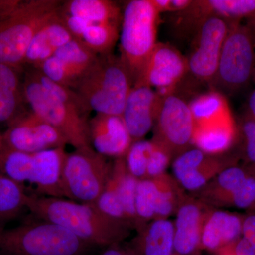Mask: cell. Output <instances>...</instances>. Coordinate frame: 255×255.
<instances>
[{
	"label": "cell",
	"instance_id": "1",
	"mask_svg": "<svg viewBox=\"0 0 255 255\" xmlns=\"http://www.w3.org/2000/svg\"><path fill=\"white\" fill-rule=\"evenodd\" d=\"M26 208L38 219L58 225L90 246L107 248L119 244L131 231L102 214L95 204L28 195Z\"/></svg>",
	"mask_w": 255,
	"mask_h": 255
},
{
	"label": "cell",
	"instance_id": "2",
	"mask_svg": "<svg viewBox=\"0 0 255 255\" xmlns=\"http://www.w3.org/2000/svg\"><path fill=\"white\" fill-rule=\"evenodd\" d=\"M63 1L28 0L0 12V63L19 70L37 32L59 13Z\"/></svg>",
	"mask_w": 255,
	"mask_h": 255
},
{
	"label": "cell",
	"instance_id": "3",
	"mask_svg": "<svg viewBox=\"0 0 255 255\" xmlns=\"http://www.w3.org/2000/svg\"><path fill=\"white\" fill-rule=\"evenodd\" d=\"M90 246L65 228L42 219L0 228L3 255H85Z\"/></svg>",
	"mask_w": 255,
	"mask_h": 255
},
{
	"label": "cell",
	"instance_id": "4",
	"mask_svg": "<svg viewBox=\"0 0 255 255\" xmlns=\"http://www.w3.org/2000/svg\"><path fill=\"white\" fill-rule=\"evenodd\" d=\"M132 82L119 57L100 55L74 89L97 114L122 116Z\"/></svg>",
	"mask_w": 255,
	"mask_h": 255
},
{
	"label": "cell",
	"instance_id": "5",
	"mask_svg": "<svg viewBox=\"0 0 255 255\" xmlns=\"http://www.w3.org/2000/svg\"><path fill=\"white\" fill-rule=\"evenodd\" d=\"M160 14L152 0H132L124 8L119 58L130 74L132 86L157 43Z\"/></svg>",
	"mask_w": 255,
	"mask_h": 255
},
{
	"label": "cell",
	"instance_id": "6",
	"mask_svg": "<svg viewBox=\"0 0 255 255\" xmlns=\"http://www.w3.org/2000/svg\"><path fill=\"white\" fill-rule=\"evenodd\" d=\"M24 100L32 112L62 134L75 150L92 147L86 117L64 104L42 86L28 69L22 82Z\"/></svg>",
	"mask_w": 255,
	"mask_h": 255
},
{
	"label": "cell",
	"instance_id": "7",
	"mask_svg": "<svg viewBox=\"0 0 255 255\" xmlns=\"http://www.w3.org/2000/svg\"><path fill=\"white\" fill-rule=\"evenodd\" d=\"M111 168L112 163L92 147L68 154L62 179L64 199L95 204L105 189Z\"/></svg>",
	"mask_w": 255,
	"mask_h": 255
},
{
	"label": "cell",
	"instance_id": "8",
	"mask_svg": "<svg viewBox=\"0 0 255 255\" xmlns=\"http://www.w3.org/2000/svg\"><path fill=\"white\" fill-rule=\"evenodd\" d=\"M255 69V48L251 32L241 22L231 23L214 83L237 91L248 83Z\"/></svg>",
	"mask_w": 255,
	"mask_h": 255
},
{
	"label": "cell",
	"instance_id": "9",
	"mask_svg": "<svg viewBox=\"0 0 255 255\" xmlns=\"http://www.w3.org/2000/svg\"><path fill=\"white\" fill-rule=\"evenodd\" d=\"M152 141L168 151L173 159L192 148L195 122L189 104L175 94L162 98Z\"/></svg>",
	"mask_w": 255,
	"mask_h": 255
},
{
	"label": "cell",
	"instance_id": "10",
	"mask_svg": "<svg viewBox=\"0 0 255 255\" xmlns=\"http://www.w3.org/2000/svg\"><path fill=\"white\" fill-rule=\"evenodd\" d=\"M230 24L223 18H209L193 35L192 47L187 58L188 69L189 73L198 80L214 82Z\"/></svg>",
	"mask_w": 255,
	"mask_h": 255
},
{
	"label": "cell",
	"instance_id": "11",
	"mask_svg": "<svg viewBox=\"0 0 255 255\" xmlns=\"http://www.w3.org/2000/svg\"><path fill=\"white\" fill-rule=\"evenodd\" d=\"M188 73L187 58L172 45L157 42L133 86L155 87L156 93L164 98L174 95Z\"/></svg>",
	"mask_w": 255,
	"mask_h": 255
},
{
	"label": "cell",
	"instance_id": "12",
	"mask_svg": "<svg viewBox=\"0 0 255 255\" xmlns=\"http://www.w3.org/2000/svg\"><path fill=\"white\" fill-rule=\"evenodd\" d=\"M2 142L10 148L29 154L65 147L68 144L58 129L33 112L20 114L9 122Z\"/></svg>",
	"mask_w": 255,
	"mask_h": 255
},
{
	"label": "cell",
	"instance_id": "13",
	"mask_svg": "<svg viewBox=\"0 0 255 255\" xmlns=\"http://www.w3.org/2000/svg\"><path fill=\"white\" fill-rule=\"evenodd\" d=\"M173 27L181 35H194L208 18L219 17L228 22H241L255 16V0H192L190 6L174 13Z\"/></svg>",
	"mask_w": 255,
	"mask_h": 255
},
{
	"label": "cell",
	"instance_id": "14",
	"mask_svg": "<svg viewBox=\"0 0 255 255\" xmlns=\"http://www.w3.org/2000/svg\"><path fill=\"white\" fill-rule=\"evenodd\" d=\"M235 156L209 155L191 148L173 159V177L184 191L194 194L225 169L237 164Z\"/></svg>",
	"mask_w": 255,
	"mask_h": 255
},
{
	"label": "cell",
	"instance_id": "15",
	"mask_svg": "<svg viewBox=\"0 0 255 255\" xmlns=\"http://www.w3.org/2000/svg\"><path fill=\"white\" fill-rule=\"evenodd\" d=\"M214 209L187 194L176 212L174 222V255H201L204 223Z\"/></svg>",
	"mask_w": 255,
	"mask_h": 255
},
{
	"label": "cell",
	"instance_id": "16",
	"mask_svg": "<svg viewBox=\"0 0 255 255\" xmlns=\"http://www.w3.org/2000/svg\"><path fill=\"white\" fill-rule=\"evenodd\" d=\"M162 100L151 87H132L122 117L132 141L142 140L154 127Z\"/></svg>",
	"mask_w": 255,
	"mask_h": 255
},
{
	"label": "cell",
	"instance_id": "17",
	"mask_svg": "<svg viewBox=\"0 0 255 255\" xmlns=\"http://www.w3.org/2000/svg\"><path fill=\"white\" fill-rule=\"evenodd\" d=\"M90 144L105 157H124L132 143L122 116L97 114L89 122Z\"/></svg>",
	"mask_w": 255,
	"mask_h": 255
},
{
	"label": "cell",
	"instance_id": "18",
	"mask_svg": "<svg viewBox=\"0 0 255 255\" xmlns=\"http://www.w3.org/2000/svg\"><path fill=\"white\" fill-rule=\"evenodd\" d=\"M68 154L64 147H56L33 154L31 184L43 196L64 198L62 179Z\"/></svg>",
	"mask_w": 255,
	"mask_h": 255
},
{
	"label": "cell",
	"instance_id": "19",
	"mask_svg": "<svg viewBox=\"0 0 255 255\" xmlns=\"http://www.w3.org/2000/svg\"><path fill=\"white\" fill-rule=\"evenodd\" d=\"M243 217L224 210H211L203 230V251L217 253L234 243L241 236Z\"/></svg>",
	"mask_w": 255,
	"mask_h": 255
},
{
	"label": "cell",
	"instance_id": "20",
	"mask_svg": "<svg viewBox=\"0 0 255 255\" xmlns=\"http://www.w3.org/2000/svg\"><path fill=\"white\" fill-rule=\"evenodd\" d=\"M73 38L60 17L59 11L56 16L43 25L33 37L25 54L23 65L37 68L53 56L58 48Z\"/></svg>",
	"mask_w": 255,
	"mask_h": 255
},
{
	"label": "cell",
	"instance_id": "21",
	"mask_svg": "<svg viewBox=\"0 0 255 255\" xmlns=\"http://www.w3.org/2000/svg\"><path fill=\"white\" fill-rule=\"evenodd\" d=\"M174 240L173 221L154 219L137 231L130 248L136 255H174Z\"/></svg>",
	"mask_w": 255,
	"mask_h": 255
},
{
	"label": "cell",
	"instance_id": "22",
	"mask_svg": "<svg viewBox=\"0 0 255 255\" xmlns=\"http://www.w3.org/2000/svg\"><path fill=\"white\" fill-rule=\"evenodd\" d=\"M249 174L247 167L231 166L220 172L205 187L191 194L214 209L228 207L231 198Z\"/></svg>",
	"mask_w": 255,
	"mask_h": 255
},
{
	"label": "cell",
	"instance_id": "23",
	"mask_svg": "<svg viewBox=\"0 0 255 255\" xmlns=\"http://www.w3.org/2000/svg\"><path fill=\"white\" fill-rule=\"evenodd\" d=\"M238 127L233 116L211 123L196 126L193 146L209 155H223L238 139Z\"/></svg>",
	"mask_w": 255,
	"mask_h": 255
},
{
	"label": "cell",
	"instance_id": "24",
	"mask_svg": "<svg viewBox=\"0 0 255 255\" xmlns=\"http://www.w3.org/2000/svg\"><path fill=\"white\" fill-rule=\"evenodd\" d=\"M60 11L94 23L122 25L121 9L110 0H70L63 1Z\"/></svg>",
	"mask_w": 255,
	"mask_h": 255
},
{
	"label": "cell",
	"instance_id": "25",
	"mask_svg": "<svg viewBox=\"0 0 255 255\" xmlns=\"http://www.w3.org/2000/svg\"><path fill=\"white\" fill-rule=\"evenodd\" d=\"M23 100L18 69L0 63V122H10L22 113Z\"/></svg>",
	"mask_w": 255,
	"mask_h": 255
},
{
	"label": "cell",
	"instance_id": "26",
	"mask_svg": "<svg viewBox=\"0 0 255 255\" xmlns=\"http://www.w3.org/2000/svg\"><path fill=\"white\" fill-rule=\"evenodd\" d=\"M110 176L115 183L128 223L131 230H135L137 225L135 194L139 179L128 172L124 157L116 159L112 164Z\"/></svg>",
	"mask_w": 255,
	"mask_h": 255
},
{
	"label": "cell",
	"instance_id": "27",
	"mask_svg": "<svg viewBox=\"0 0 255 255\" xmlns=\"http://www.w3.org/2000/svg\"><path fill=\"white\" fill-rule=\"evenodd\" d=\"M196 126L204 125L232 115L227 100L219 92L211 91L195 97L189 103Z\"/></svg>",
	"mask_w": 255,
	"mask_h": 255
},
{
	"label": "cell",
	"instance_id": "28",
	"mask_svg": "<svg viewBox=\"0 0 255 255\" xmlns=\"http://www.w3.org/2000/svg\"><path fill=\"white\" fill-rule=\"evenodd\" d=\"M154 179L157 187L155 219H169L176 214L187 194L173 176L164 173Z\"/></svg>",
	"mask_w": 255,
	"mask_h": 255
},
{
	"label": "cell",
	"instance_id": "29",
	"mask_svg": "<svg viewBox=\"0 0 255 255\" xmlns=\"http://www.w3.org/2000/svg\"><path fill=\"white\" fill-rule=\"evenodd\" d=\"M0 172L20 184L31 182L33 154L10 148L2 142L0 147Z\"/></svg>",
	"mask_w": 255,
	"mask_h": 255
},
{
	"label": "cell",
	"instance_id": "30",
	"mask_svg": "<svg viewBox=\"0 0 255 255\" xmlns=\"http://www.w3.org/2000/svg\"><path fill=\"white\" fill-rule=\"evenodd\" d=\"M120 26L116 23H92L80 41L99 56L111 54L118 41Z\"/></svg>",
	"mask_w": 255,
	"mask_h": 255
},
{
	"label": "cell",
	"instance_id": "31",
	"mask_svg": "<svg viewBox=\"0 0 255 255\" xmlns=\"http://www.w3.org/2000/svg\"><path fill=\"white\" fill-rule=\"evenodd\" d=\"M28 196L21 184L0 173V223L13 219L26 208Z\"/></svg>",
	"mask_w": 255,
	"mask_h": 255
},
{
	"label": "cell",
	"instance_id": "32",
	"mask_svg": "<svg viewBox=\"0 0 255 255\" xmlns=\"http://www.w3.org/2000/svg\"><path fill=\"white\" fill-rule=\"evenodd\" d=\"M157 187L155 179H140L135 194V214L137 225L135 231L155 219L157 206Z\"/></svg>",
	"mask_w": 255,
	"mask_h": 255
},
{
	"label": "cell",
	"instance_id": "33",
	"mask_svg": "<svg viewBox=\"0 0 255 255\" xmlns=\"http://www.w3.org/2000/svg\"><path fill=\"white\" fill-rule=\"evenodd\" d=\"M53 55L83 75L96 63L99 57L82 41L75 38L58 48Z\"/></svg>",
	"mask_w": 255,
	"mask_h": 255
},
{
	"label": "cell",
	"instance_id": "34",
	"mask_svg": "<svg viewBox=\"0 0 255 255\" xmlns=\"http://www.w3.org/2000/svg\"><path fill=\"white\" fill-rule=\"evenodd\" d=\"M31 68L32 73L38 82L55 97L59 99L64 104L76 110L79 113L86 117V114L91 111L90 107L78 92L70 87L64 86L50 80L34 68Z\"/></svg>",
	"mask_w": 255,
	"mask_h": 255
},
{
	"label": "cell",
	"instance_id": "35",
	"mask_svg": "<svg viewBox=\"0 0 255 255\" xmlns=\"http://www.w3.org/2000/svg\"><path fill=\"white\" fill-rule=\"evenodd\" d=\"M34 68L52 81L73 90L84 76L83 74L68 66L54 55Z\"/></svg>",
	"mask_w": 255,
	"mask_h": 255
},
{
	"label": "cell",
	"instance_id": "36",
	"mask_svg": "<svg viewBox=\"0 0 255 255\" xmlns=\"http://www.w3.org/2000/svg\"><path fill=\"white\" fill-rule=\"evenodd\" d=\"M152 148V140H137L132 142L124 157L128 170L139 180L146 179Z\"/></svg>",
	"mask_w": 255,
	"mask_h": 255
},
{
	"label": "cell",
	"instance_id": "37",
	"mask_svg": "<svg viewBox=\"0 0 255 255\" xmlns=\"http://www.w3.org/2000/svg\"><path fill=\"white\" fill-rule=\"evenodd\" d=\"M230 246L235 255H255V211L244 215L241 236Z\"/></svg>",
	"mask_w": 255,
	"mask_h": 255
},
{
	"label": "cell",
	"instance_id": "38",
	"mask_svg": "<svg viewBox=\"0 0 255 255\" xmlns=\"http://www.w3.org/2000/svg\"><path fill=\"white\" fill-rule=\"evenodd\" d=\"M228 207L246 210L248 212L255 211V176L251 171L241 187L231 198Z\"/></svg>",
	"mask_w": 255,
	"mask_h": 255
},
{
	"label": "cell",
	"instance_id": "39",
	"mask_svg": "<svg viewBox=\"0 0 255 255\" xmlns=\"http://www.w3.org/2000/svg\"><path fill=\"white\" fill-rule=\"evenodd\" d=\"M238 132L243 140V157L248 164H255V121L245 116L238 127Z\"/></svg>",
	"mask_w": 255,
	"mask_h": 255
},
{
	"label": "cell",
	"instance_id": "40",
	"mask_svg": "<svg viewBox=\"0 0 255 255\" xmlns=\"http://www.w3.org/2000/svg\"><path fill=\"white\" fill-rule=\"evenodd\" d=\"M152 142L153 148L149 160L146 179H154L166 173V169L173 159L168 151L158 144Z\"/></svg>",
	"mask_w": 255,
	"mask_h": 255
},
{
	"label": "cell",
	"instance_id": "41",
	"mask_svg": "<svg viewBox=\"0 0 255 255\" xmlns=\"http://www.w3.org/2000/svg\"><path fill=\"white\" fill-rule=\"evenodd\" d=\"M61 8V7H60ZM60 17L68 31L70 32L72 36L75 39L81 41L82 37L84 33L86 31L87 28L92 24V22L87 21L78 16H73L65 13L62 12L60 10Z\"/></svg>",
	"mask_w": 255,
	"mask_h": 255
},
{
	"label": "cell",
	"instance_id": "42",
	"mask_svg": "<svg viewBox=\"0 0 255 255\" xmlns=\"http://www.w3.org/2000/svg\"><path fill=\"white\" fill-rule=\"evenodd\" d=\"M101 255H136L130 248H127L119 244L107 247Z\"/></svg>",
	"mask_w": 255,
	"mask_h": 255
},
{
	"label": "cell",
	"instance_id": "43",
	"mask_svg": "<svg viewBox=\"0 0 255 255\" xmlns=\"http://www.w3.org/2000/svg\"><path fill=\"white\" fill-rule=\"evenodd\" d=\"M192 0H169L168 12L178 13L184 11L190 6Z\"/></svg>",
	"mask_w": 255,
	"mask_h": 255
},
{
	"label": "cell",
	"instance_id": "44",
	"mask_svg": "<svg viewBox=\"0 0 255 255\" xmlns=\"http://www.w3.org/2000/svg\"><path fill=\"white\" fill-rule=\"evenodd\" d=\"M246 116L252 120L255 121V90L248 98Z\"/></svg>",
	"mask_w": 255,
	"mask_h": 255
},
{
	"label": "cell",
	"instance_id": "45",
	"mask_svg": "<svg viewBox=\"0 0 255 255\" xmlns=\"http://www.w3.org/2000/svg\"><path fill=\"white\" fill-rule=\"evenodd\" d=\"M19 0H0V12L13 7Z\"/></svg>",
	"mask_w": 255,
	"mask_h": 255
},
{
	"label": "cell",
	"instance_id": "46",
	"mask_svg": "<svg viewBox=\"0 0 255 255\" xmlns=\"http://www.w3.org/2000/svg\"><path fill=\"white\" fill-rule=\"evenodd\" d=\"M246 26L251 32L252 38H253V43H254L255 48V16L247 19Z\"/></svg>",
	"mask_w": 255,
	"mask_h": 255
},
{
	"label": "cell",
	"instance_id": "47",
	"mask_svg": "<svg viewBox=\"0 0 255 255\" xmlns=\"http://www.w3.org/2000/svg\"><path fill=\"white\" fill-rule=\"evenodd\" d=\"M216 255H235V254L233 253L231 246H229L216 253Z\"/></svg>",
	"mask_w": 255,
	"mask_h": 255
},
{
	"label": "cell",
	"instance_id": "48",
	"mask_svg": "<svg viewBox=\"0 0 255 255\" xmlns=\"http://www.w3.org/2000/svg\"><path fill=\"white\" fill-rule=\"evenodd\" d=\"M249 170L251 171L252 174H254L255 176V164H248L247 166Z\"/></svg>",
	"mask_w": 255,
	"mask_h": 255
},
{
	"label": "cell",
	"instance_id": "49",
	"mask_svg": "<svg viewBox=\"0 0 255 255\" xmlns=\"http://www.w3.org/2000/svg\"><path fill=\"white\" fill-rule=\"evenodd\" d=\"M1 145H2V138L0 137V147H1Z\"/></svg>",
	"mask_w": 255,
	"mask_h": 255
},
{
	"label": "cell",
	"instance_id": "50",
	"mask_svg": "<svg viewBox=\"0 0 255 255\" xmlns=\"http://www.w3.org/2000/svg\"><path fill=\"white\" fill-rule=\"evenodd\" d=\"M253 77H254L255 81V69L254 73H253Z\"/></svg>",
	"mask_w": 255,
	"mask_h": 255
}]
</instances>
